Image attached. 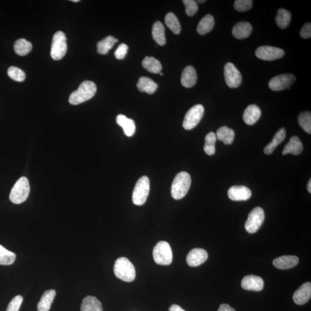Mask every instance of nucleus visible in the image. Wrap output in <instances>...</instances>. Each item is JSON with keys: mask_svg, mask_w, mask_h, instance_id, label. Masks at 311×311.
I'll return each instance as SVG.
<instances>
[{"mask_svg": "<svg viewBox=\"0 0 311 311\" xmlns=\"http://www.w3.org/2000/svg\"><path fill=\"white\" fill-rule=\"evenodd\" d=\"M116 123L124 129L128 137H132L135 132V125L133 120L128 118L124 115L120 114L116 117Z\"/></svg>", "mask_w": 311, "mask_h": 311, "instance_id": "23", "label": "nucleus"}, {"mask_svg": "<svg viewBox=\"0 0 311 311\" xmlns=\"http://www.w3.org/2000/svg\"><path fill=\"white\" fill-rule=\"evenodd\" d=\"M253 1L252 0H236L234 3V8L238 12H245L250 9Z\"/></svg>", "mask_w": 311, "mask_h": 311, "instance_id": "39", "label": "nucleus"}, {"mask_svg": "<svg viewBox=\"0 0 311 311\" xmlns=\"http://www.w3.org/2000/svg\"><path fill=\"white\" fill-rule=\"evenodd\" d=\"M208 258V254L202 248H194L189 252L186 258V262L191 267H197L202 265Z\"/></svg>", "mask_w": 311, "mask_h": 311, "instance_id": "13", "label": "nucleus"}, {"mask_svg": "<svg viewBox=\"0 0 311 311\" xmlns=\"http://www.w3.org/2000/svg\"><path fill=\"white\" fill-rule=\"evenodd\" d=\"M284 54L285 51L281 48L269 46L259 47L255 51L256 56L259 59L268 61L280 59Z\"/></svg>", "mask_w": 311, "mask_h": 311, "instance_id": "12", "label": "nucleus"}, {"mask_svg": "<svg viewBox=\"0 0 311 311\" xmlns=\"http://www.w3.org/2000/svg\"><path fill=\"white\" fill-rule=\"evenodd\" d=\"M303 151V144L300 138L297 136H293L291 137L288 143L285 145L283 151V155H286L288 154L294 155H299Z\"/></svg>", "mask_w": 311, "mask_h": 311, "instance_id": "21", "label": "nucleus"}, {"mask_svg": "<svg viewBox=\"0 0 311 311\" xmlns=\"http://www.w3.org/2000/svg\"><path fill=\"white\" fill-rule=\"evenodd\" d=\"M56 291L54 289L45 291L41 297L40 302L38 303L37 309L38 311H48L50 310L51 304L53 303Z\"/></svg>", "mask_w": 311, "mask_h": 311, "instance_id": "22", "label": "nucleus"}, {"mask_svg": "<svg viewBox=\"0 0 311 311\" xmlns=\"http://www.w3.org/2000/svg\"><path fill=\"white\" fill-rule=\"evenodd\" d=\"M217 140L216 135L215 133L210 132L207 134L205 139V145H204V151L205 153L209 156H212L215 154L216 148L215 144Z\"/></svg>", "mask_w": 311, "mask_h": 311, "instance_id": "35", "label": "nucleus"}, {"mask_svg": "<svg viewBox=\"0 0 311 311\" xmlns=\"http://www.w3.org/2000/svg\"><path fill=\"white\" fill-rule=\"evenodd\" d=\"M30 192V184L27 178L22 177L16 181L9 195V199L14 203H22L27 199Z\"/></svg>", "mask_w": 311, "mask_h": 311, "instance_id": "4", "label": "nucleus"}, {"mask_svg": "<svg viewBox=\"0 0 311 311\" xmlns=\"http://www.w3.org/2000/svg\"><path fill=\"white\" fill-rule=\"evenodd\" d=\"M150 190V179L147 177H142L135 184L132 196L133 202L136 205H144L147 201Z\"/></svg>", "mask_w": 311, "mask_h": 311, "instance_id": "5", "label": "nucleus"}, {"mask_svg": "<svg viewBox=\"0 0 311 311\" xmlns=\"http://www.w3.org/2000/svg\"><path fill=\"white\" fill-rule=\"evenodd\" d=\"M300 37L304 39H309L311 37V24L307 22L304 24L300 32Z\"/></svg>", "mask_w": 311, "mask_h": 311, "instance_id": "43", "label": "nucleus"}, {"mask_svg": "<svg viewBox=\"0 0 311 311\" xmlns=\"http://www.w3.org/2000/svg\"><path fill=\"white\" fill-rule=\"evenodd\" d=\"M183 2L185 5L186 13L188 16H193L199 10V6L194 0H183Z\"/></svg>", "mask_w": 311, "mask_h": 311, "instance_id": "40", "label": "nucleus"}, {"mask_svg": "<svg viewBox=\"0 0 311 311\" xmlns=\"http://www.w3.org/2000/svg\"><path fill=\"white\" fill-rule=\"evenodd\" d=\"M118 40L112 36H108L104 38L103 40L97 44V53L101 55H105L109 53L115 43H117Z\"/></svg>", "mask_w": 311, "mask_h": 311, "instance_id": "30", "label": "nucleus"}, {"mask_svg": "<svg viewBox=\"0 0 311 311\" xmlns=\"http://www.w3.org/2000/svg\"><path fill=\"white\" fill-rule=\"evenodd\" d=\"M218 311H236L234 309L227 304H222L220 306Z\"/></svg>", "mask_w": 311, "mask_h": 311, "instance_id": "44", "label": "nucleus"}, {"mask_svg": "<svg viewBox=\"0 0 311 311\" xmlns=\"http://www.w3.org/2000/svg\"><path fill=\"white\" fill-rule=\"evenodd\" d=\"M296 80V77L292 74H283L275 76L268 83L269 88L274 91H280L287 89H290V86Z\"/></svg>", "mask_w": 311, "mask_h": 311, "instance_id": "10", "label": "nucleus"}, {"mask_svg": "<svg viewBox=\"0 0 311 311\" xmlns=\"http://www.w3.org/2000/svg\"><path fill=\"white\" fill-rule=\"evenodd\" d=\"M152 37L154 41L160 46H164L166 43V36H165L164 26L160 21L155 22L152 27Z\"/></svg>", "mask_w": 311, "mask_h": 311, "instance_id": "27", "label": "nucleus"}, {"mask_svg": "<svg viewBox=\"0 0 311 311\" xmlns=\"http://www.w3.org/2000/svg\"><path fill=\"white\" fill-rule=\"evenodd\" d=\"M299 261V258L296 256L285 255L275 259L273 264L279 269L286 270L296 267Z\"/></svg>", "mask_w": 311, "mask_h": 311, "instance_id": "17", "label": "nucleus"}, {"mask_svg": "<svg viewBox=\"0 0 311 311\" xmlns=\"http://www.w3.org/2000/svg\"><path fill=\"white\" fill-rule=\"evenodd\" d=\"M71 1L74 2H79L80 0H72V1Z\"/></svg>", "mask_w": 311, "mask_h": 311, "instance_id": "48", "label": "nucleus"}, {"mask_svg": "<svg viewBox=\"0 0 311 311\" xmlns=\"http://www.w3.org/2000/svg\"><path fill=\"white\" fill-rule=\"evenodd\" d=\"M67 38L64 32L59 31L54 34L50 53L54 60H60L66 56L67 48Z\"/></svg>", "mask_w": 311, "mask_h": 311, "instance_id": "6", "label": "nucleus"}, {"mask_svg": "<svg viewBox=\"0 0 311 311\" xmlns=\"http://www.w3.org/2000/svg\"><path fill=\"white\" fill-rule=\"evenodd\" d=\"M198 2H200V3H203L206 2L205 0H203V1H200V0H199V1H197Z\"/></svg>", "mask_w": 311, "mask_h": 311, "instance_id": "47", "label": "nucleus"}, {"mask_svg": "<svg viewBox=\"0 0 311 311\" xmlns=\"http://www.w3.org/2000/svg\"><path fill=\"white\" fill-rule=\"evenodd\" d=\"M97 90L96 84L91 81H84L79 89L70 94L69 102L71 105H77L93 98Z\"/></svg>", "mask_w": 311, "mask_h": 311, "instance_id": "1", "label": "nucleus"}, {"mask_svg": "<svg viewBox=\"0 0 311 311\" xmlns=\"http://www.w3.org/2000/svg\"><path fill=\"white\" fill-rule=\"evenodd\" d=\"M311 297V284L309 282L303 284L294 293L293 300L297 305H304L309 301Z\"/></svg>", "mask_w": 311, "mask_h": 311, "instance_id": "16", "label": "nucleus"}, {"mask_svg": "<svg viewBox=\"0 0 311 311\" xmlns=\"http://www.w3.org/2000/svg\"><path fill=\"white\" fill-rule=\"evenodd\" d=\"M165 23L173 33L176 35L180 34L181 25L177 16L173 12H169L165 16Z\"/></svg>", "mask_w": 311, "mask_h": 311, "instance_id": "34", "label": "nucleus"}, {"mask_svg": "<svg viewBox=\"0 0 311 311\" xmlns=\"http://www.w3.org/2000/svg\"><path fill=\"white\" fill-rule=\"evenodd\" d=\"M215 25V19L211 15H206L200 21L197 26V31L198 33L203 35L212 30Z\"/></svg>", "mask_w": 311, "mask_h": 311, "instance_id": "28", "label": "nucleus"}, {"mask_svg": "<svg viewBox=\"0 0 311 311\" xmlns=\"http://www.w3.org/2000/svg\"><path fill=\"white\" fill-rule=\"evenodd\" d=\"M291 13L287 9L281 8L278 11V14L275 17V22L278 27L281 29H285L289 25L291 21Z\"/></svg>", "mask_w": 311, "mask_h": 311, "instance_id": "32", "label": "nucleus"}, {"mask_svg": "<svg viewBox=\"0 0 311 311\" xmlns=\"http://www.w3.org/2000/svg\"><path fill=\"white\" fill-rule=\"evenodd\" d=\"M142 66L148 72L152 73H160L162 70V66L160 61L152 57H146L142 61Z\"/></svg>", "mask_w": 311, "mask_h": 311, "instance_id": "31", "label": "nucleus"}, {"mask_svg": "<svg viewBox=\"0 0 311 311\" xmlns=\"http://www.w3.org/2000/svg\"><path fill=\"white\" fill-rule=\"evenodd\" d=\"M137 89L141 92L153 94L158 88L157 84L156 83L150 78L142 76L137 84Z\"/></svg>", "mask_w": 311, "mask_h": 311, "instance_id": "24", "label": "nucleus"}, {"mask_svg": "<svg viewBox=\"0 0 311 311\" xmlns=\"http://www.w3.org/2000/svg\"><path fill=\"white\" fill-rule=\"evenodd\" d=\"M81 311H103L101 302L96 297L88 296L84 298Z\"/></svg>", "mask_w": 311, "mask_h": 311, "instance_id": "26", "label": "nucleus"}, {"mask_svg": "<svg viewBox=\"0 0 311 311\" xmlns=\"http://www.w3.org/2000/svg\"><path fill=\"white\" fill-rule=\"evenodd\" d=\"M261 116V110L255 105H251L245 110L244 121L246 124L252 125L257 122Z\"/></svg>", "mask_w": 311, "mask_h": 311, "instance_id": "20", "label": "nucleus"}, {"mask_svg": "<svg viewBox=\"0 0 311 311\" xmlns=\"http://www.w3.org/2000/svg\"><path fill=\"white\" fill-rule=\"evenodd\" d=\"M252 30V25L247 22H238L232 28L233 37L238 40H244L251 35Z\"/></svg>", "mask_w": 311, "mask_h": 311, "instance_id": "19", "label": "nucleus"}, {"mask_svg": "<svg viewBox=\"0 0 311 311\" xmlns=\"http://www.w3.org/2000/svg\"><path fill=\"white\" fill-rule=\"evenodd\" d=\"M307 190L309 191V192L311 193V179H310L309 181V183L307 184Z\"/></svg>", "mask_w": 311, "mask_h": 311, "instance_id": "46", "label": "nucleus"}, {"mask_svg": "<svg viewBox=\"0 0 311 311\" xmlns=\"http://www.w3.org/2000/svg\"><path fill=\"white\" fill-rule=\"evenodd\" d=\"M128 49L129 47L126 44H120L114 53L116 59L124 60L126 54L128 53Z\"/></svg>", "mask_w": 311, "mask_h": 311, "instance_id": "42", "label": "nucleus"}, {"mask_svg": "<svg viewBox=\"0 0 311 311\" xmlns=\"http://www.w3.org/2000/svg\"><path fill=\"white\" fill-rule=\"evenodd\" d=\"M169 311H186L183 310L182 308H181L179 306L176 305V304H173L169 309Z\"/></svg>", "mask_w": 311, "mask_h": 311, "instance_id": "45", "label": "nucleus"}, {"mask_svg": "<svg viewBox=\"0 0 311 311\" xmlns=\"http://www.w3.org/2000/svg\"><path fill=\"white\" fill-rule=\"evenodd\" d=\"M241 285L243 289L245 290L261 291L264 289V281L257 275H248L243 278Z\"/></svg>", "mask_w": 311, "mask_h": 311, "instance_id": "14", "label": "nucleus"}, {"mask_svg": "<svg viewBox=\"0 0 311 311\" xmlns=\"http://www.w3.org/2000/svg\"><path fill=\"white\" fill-rule=\"evenodd\" d=\"M204 114V108L201 105H197L191 108L184 116L183 127L189 131L196 128L202 119Z\"/></svg>", "mask_w": 311, "mask_h": 311, "instance_id": "9", "label": "nucleus"}, {"mask_svg": "<svg viewBox=\"0 0 311 311\" xmlns=\"http://www.w3.org/2000/svg\"><path fill=\"white\" fill-rule=\"evenodd\" d=\"M16 254L0 245V265H11L14 263Z\"/></svg>", "mask_w": 311, "mask_h": 311, "instance_id": "36", "label": "nucleus"}, {"mask_svg": "<svg viewBox=\"0 0 311 311\" xmlns=\"http://www.w3.org/2000/svg\"><path fill=\"white\" fill-rule=\"evenodd\" d=\"M153 257L157 264L170 265L173 262V252L170 244L165 241L157 243L154 248Z\"/></svg>", "mask_w": 311, "mask_h": 311, "instance_id": "7", "label": "nucleus"}, {"mask_svg": "<svg viewBox=\"0 0 311 311\" xmlns=\"http://www.w3.org/2000/svg\"><path fill=\"white\" fill-rule=\"evenodd\" d=\"M265 220V212L261 207H256L249 213L245 223V228L249 233L257 232L261 227Z\"/></svg>", "mask_w": 311, "mask_h": 311, "instance_id": "8", "label": "nucleus"}, {"mask_svg": "<svg viewBox=\"0 0 311 311\" xmlns=\"http://www.w3.org/2000/svg\"><path fill=\"white\" fill-rule=\"evenodd\" d=\"M32 45L31 42L22 38L16 41L14 44L15 53L21 56H24L30 53L32 50Z\"/></svg>", "mask_w": 311, "mask_h": 311, "instance_id": "33", "label": "nucleus"}, {"mask_svg": "<svg viewBox=\"0 0 311 311\" xmlns=\"http://www.w3.org/2000/svg\"><path fill=\"white\" fill-rule=\"evenodd\" d=\"M23 301V297L21 295H18L13 298L9 303L6 311H19Z\"/></svg>", "mask_w": 311, "mask_h": 311, "instance_id": "41", "label": "nucleus"}, {"mask_svg": "<svg viewBox=\"0 0 311 311\" xmlns=\"http://www.w3.org/2000/svg\"><path fill=\"white\" fill-rule=\"evenodd\" d=\"M197 81V74L195 68L192 66H187L181 74V83L186 88H192L195 86Z\"/></svg>", "mask_w": 311, "mask_h": 311, "instance_id": "18", "label": "nucleus"}, {"mask_svg": "<svg viewBox=\"0 0 311 311\" xmlns=\"http://www.w3.org/2000/svg\"><path fill=\"white\" fill-rule=\"evenodd\" d=\"M192 179L189 174L181 172L174 178L171 187V195L176 200H181L185 197L190 189Z\"/></svg>", "mask_w": 311, "mask_h": 311, "instance_id": "2", "label": "nucleus"}, {"mask_svg": "<svg viewBox=\"0 0 311 311\" xmlns=\"http://www.w3.org/2000/svg\"><path fill=\"white\" fill-rule=\"evenodd\" d=\"M114 273L119 279L128 283L133 281L136 276L134 265L125 257L116 259L114 267Z\"/></svg>", "mask_w": 311, "mask_h": 311, "instance_id": "3", "label": "nucleus"}, {"mask_svg": "<svg viewBox=\"0 0 311 311\" xmlns=\"http://www.w3.org/2000/svg\"><path fill=\"white\" fill-rule=\"evenodd\" d=\"M251 195V191L244 186H233L228 192L229 199L235 201L247 200L250 199Z\"/></svg>", "mask_w": 311, "mask_h": 311, "instance_id": "15", "label": "nucleus"}, {"mask_svg": "<svg viewBox=\"0 0 311 311\" xmlns=\"http://www.w3.org/2000/svg\"><path fill=\"white\" fill-rule=\"evenodd\" d=\"M160 75H161V76H163V73H160Z\"/></svg>", "mask_w": 311, "mask_h": 311, "instance_id": "49", "label": "nucleus"}, {"mask_svg": "<svg viewBox=\"0 0 311 311\" xmlns=\"http://www.w3.org/2000/svg\"><path fill=\"white\" fill-rule=\"evenodd\" d=\"M224 77L225 82L229 88H238L242 82L241 73L231 63H228L225 66Z\"/></svg>", "mask_w": 311, "mask_h": 311, "instance_id": "11", "label": "nucleus"}, {"mask_svg": "<svg viewBox=\"0 0 311 311\" xmlns=\"http://www.w3.org/2000/svg\"><path fill=\"white\" fill-rule=\"evenodd\" d=\"M286 134L287 131L285 128H282L278 130L274 135L273 140L265 148L264 153L268 155L273 153L277 146L285 140Z\"/></svg>", "mask_w": 311, "mask_h": 311, "instance_id": "25", "label": "nucleus"}, {"mask_svg": "<svg viewBox=\"0 0 311 311\" xmlns=\"http://www.w3.org/2000/svg\"><path fill=\"white\" fill-rule=\"evenodd\" d=\"M216 135L219 140L222 141L226 145H229L234 140L235 133L233 129L227 126H222L217 131Z\"/></svg>", "mask_w": 311, "mask_h": 311, "instance_id": "29", "label": "nucleus"}, {"mask_svg": "<svg viewBox=\"0 0 311 311\" xmlns=\"http://www.w3.org/2000/svg\"><path fill=\"white\" fill-rule=\"evenodd\" d=\"M7 73L9 77L16 82H22L25 79V73L24 71L18 67H9Z\"/></svg>", "mask_w": 311, "mask_h": 311, "instance_id": "38", "label": "nucleus"}, {"mask_svg": "<svg viewBox=\"0 0 311 311\" xmlns=\"http://www.w3.org/2000/svg\"><path fill=\"white\" fill-rule=\"evenodd\" d=\"M298 122L304 131L311 134V113L310 111L301 112L298 117Z\"/></svg>", "mask_w": 311, "mask_h": 311, "instance_id": "37", "label": "nucleus"}]
</instances>
